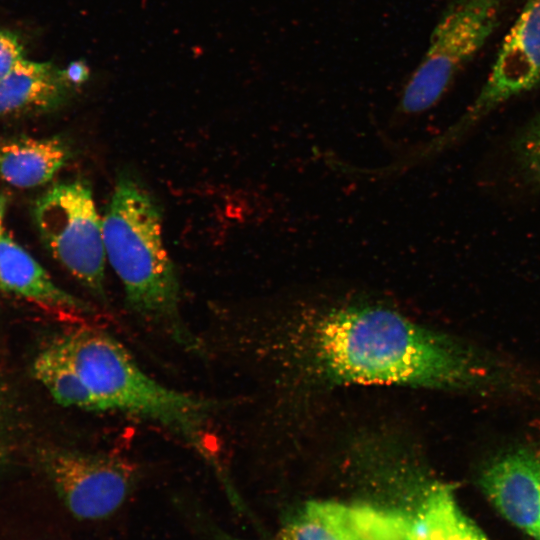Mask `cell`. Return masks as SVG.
<instances>
[{
    "label": "cell",
    "mask_w": 540,
    "mask_h": 540,
    "mask_svg": "<svg viewBox=\"0 0 540 540\" xmlns=\"http://www.w3.org/2000/svg\"><path fill=\"white\" fill-rule=\"evenodd\" d=\"M507 0H453L433 29L420 63L406 83L398 111L432 108L500 24Z\"/></svg>",
    "instance_id": "4"
},
{
    "label": "cell",
    "mask_w": 540,
    "mask_h": 540,
    "mask_svg": "<svg viewBox=\"0 0 540 540\" xmlns=\"http://www.w3.org/2000/svg\"><path fill=\"white\" fill-rule=\"evenodd\" d=\"M0 291L44 307L90 311L86 302L60 288L4 229L0 230Z\"/></svg>",
    "instance_id": "10"
},
{
    "label": "cell",
    "mask_w": 540,
    "mask_h": 540,
    "mask_svg": "<svg viewBox=\"0 0 540 540\" xmlns=\"http://www.w3.org/2000/svg\"><path fill=\"white\" fill-rule=\"evenodd\" d=\"M74 90L63 69L24 58L0 79V118L57 109Z\"/></svg>",
    "instance_id": "9"
},
{
    "label": "cell",
    "mask_w": 540,
    "mask_h": 540,
    "mask_svg": "<svg viewBox=\"0 0 540 540\" xmlns=\"http://www.w3.org/2000/svg\"><path fill=\"white\" fill-rule=\"evenodd\" d=\"M281 540H371L354 507L334 502H310L284 530Z\"/></svg>",
    "instance_id": "13"
},
{
    "label": "cell",
    "mask_w": 540,
    "mask_h": 540,
    "mask_svg": "<svg viewBox=\"0 0 540 540\" xmlns=\"http://www.w3.org/2000/svg\"><path fill=\"white\" fill-rule=\"evenodd\" d=\"M69 145L60 137H16L0 141V177L18 188L49 182L66 164Z\"/></svg>",
    "instance_id": "11"
},
{
    "label": "cell",
    "mask_w": 540,
    "mask_h": 540,
    "mask_svg": "<svg viewBox=\"0 0 540 540\" xmlns=\"http://www.w3.org/2000/svg\"><path fill=\"white\" fill-rule=\"evenodd\" d=\"M6 204H7L6 198L2 194H0V230L4 229L3 221H4L5 211H6Z\"/></svg>",
    "instance_id": "19"
},
{
    "label": "cell",
    "mask_w": 540,
    "mask_h": 540,
    "mask_svg": "<svg viewBox=\"0 0 540 540\" xmlns=\"http://www.w3.org/2000/svg\"><path fill=\"white\" fill-rule=\"evenodd\" d=\"M106 257L129 307L177 343L195 349L180 312V286L162 237L159 206L134 178H118L102 219Z\"/></svg>",
    "instance_id": "3"
},
{
    "label": "cell",
    "mask_w": 540,
    "mask_h": 540,
    "mask_svg": "<svg viewBox=\"0 0 540 540\" xmlns=\"http://www.w3.org/2000/svg\"><path fill=\"white\" fill-rule=\"evenodd\" d=\"M311 349L319 367L340 382L470 389L492 376L467 347L382 307L326 315Z\"/></svg>",
    "instance_id": "1"
},
{
    "label": "cell",
    "mask_w": 540,
    "mask_h": 540,
    "mask_svg": "<svg viewBox=\"0 0 540 540\" xmlns=\"http://www.w3.org/2000/svg\"><path fill=\"white\" fill-rule=\"evenodd\" d=\"M34 218L53 257L94 296L105 300L102 219L90 184L74 180L52 186L37 200Z\"/></svg>",
    "instance_id": "5"
},
{
    "label": "cell",
    "mask_w": 540,
    "mask_h": 540,
    "mask_svg": "<svg viewBox=\"0 0 540 540\" xmlns=\"http://www.w3.org/2000/svg\"><path fill=\"white\" fill-rule=\"evenodd\" d=\"M175 506L199 540H246L228 532L210 512L193 499L178 497Z\"/></svg>",
    "instance_id": "16"
},
{
    "label": "cell",
    "mask_w": 540,
    "mask_h": 540,
    "mask_svg": "<svg viewBox=\"0 0 540 540\" xmlns=\"http://www.w3.org/2000/svg\"><path fill=\"white\" fill-rule=\"evenodd\" d=\"M63 70L67 80L75 88L83 85L90 76L89 68L82 59L70 62Z\"/></svg>",
    "instance_id": "18"
},
{
    "label": "cell",
    "mask_w": 540,
    "mask_h": 540,
    "mask_svg": "<svg viewBox=\"0 0 540 540\" xmlns=\"http://www.w3.org/2000/svg\"><path fill=\"white\" fill-rule=\"evenodd\" d=\"M24 58V46L19 36L0 26V79Z\"/></svg>",
    "instance_id": "17"
},
{
    "label": "cell",
    "mask_w": 540,
    "mask_h": 540,
    "mask_svg": "<svg viewBox=\"0 0 540 540\" xmlns=\"http://www.w3.org/2000/svg\"><path fill=\"white\" fill-rule=\"evenodd\" d=\"M539 85L540 0H526L477 96L434 148L460 140L495 109Z\"/></svg>",
    "instance_id": "7"
},
{
    "label": "cell",
    "mask_w": 540,
    "mask_h": 540,
    "mask_svg": "<svg viewBox=\"0 0 540 540\" xmlns=\"http://www.w3.org/2000/svg\"><path fill=\"white\" fill-rule=\"evenodd\" d=\"M479 485L506 520L533 537L540 522V455L505 452L484 467Z\"/></svg>",
    "instance_id": "8"
},
{
    "label": "cell",
    "mask_w": 540,
    "mask_h": 540,
    "mask_svg": "<svg viewBox=\"0 0 540 540\" xmlns=\"http://www.w3.org/2000/svg\"><path fill=\"white\" fill-rule=\"evenodd\" d=\"M533 538L535 540H540V522H539V524L537 526V529H536V531H535V533L533 535Z\"/></svg>",
    "instance_id": "20"
},
{
    "label": "cell",
    "mask_w": 540,
    "mask_h": 540,
    "mask_svg": "<svg viewBox=\"0 0 540 540\" xmlns=\"http://www.w3.org/2000/svg\"><path fill=\"white\" fill-rule=\"evenodd\" d=\"M408 540H489L461 511L445 485L433 487L412 519L405 520Z\"/></svg>",
    "instance_id": "12"
},
{
    "label": "cell",
    "mask_w": 540,
    "mask_h": 540,
    "mask_svg": "<svg viewBox=\"0 0 540 540\" xmlns=\"http://www.w3.org/2000/svg\"><path fill=\"white\" fill-rule=\"evenodd\" d=\"M33 372L58 403L94 412L89 389L54 343L37 356Z\"/></svg>",
    "instance_id": "14"
},
{
    "label": "cell",
    "mask_w": 540,
    "mask_h": 540,
    "mask_svg": "<svg viewBox=\"0 0 540 540\" xmlns=\"http://www.w3.org/2000/svg\"><path fill=\"white\" fill-rule=\"evenodd\" d=\"M53 343L89 389L94 411L121 412L160 424L190 444L224 488L232 485L207 440L210 402L159 383L119 342L101 331L78 329Z\"/></svg>",
    "instance_id": "2"
},
{
    "label": "cell",
    "mask_w": 540,
    "mask_h": 540,
    "mask_svg": "<svg viewBox=\"0 0 540 540\" xmlns=\"http://www.w3.org/2000/svg\"><path fill=\"white\" fill-rule=\"evenodd\" d=\"M43 464L62 503L82 521L114 516L142 479L139 465L103 453L55 449L44 455Z\"/></svg>",
    "instance_id": "6"
},
{
    "label": "cell",
    "mask_w": 540,
    "mask_h": 540,
    "mask_svg": "<svg viewBox=\"0 0 540 540\" xmlns=\"http://www.w3.org/2000/svg\"><path fill=\"white\" fill-rule=\"evenodd\" d=\"M511 152L525 184L540 190V113L518 132L511 144Z\"/></svg>",
    "instance_id": "15"
}]
</instances>
